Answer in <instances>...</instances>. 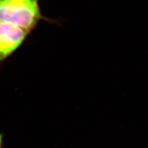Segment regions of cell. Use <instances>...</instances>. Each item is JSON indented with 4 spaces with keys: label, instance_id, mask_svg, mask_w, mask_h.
Here are the masks:
<instances>
[{
    "label": "cell",
    "instance_id": "1",
    "mask_svg": "<svg viewBox=\"0 0 148 148\" xmlns=\"http://www.w3.org/2000/svg\"><path fill=\"white\" fill-rule=\"evenodd\" d=\"M42 16L38 0H0V21L30 32Z\"/></svg>",
    "mask_w": 148,
    "mask_h": 148
},
{
    "label": "cell",
    "instance_id": "2",
    "mask_svg": "<svg viewBox=\"0 0 148 148\" xmlns=\"http://www.w3.org/2000/svg\"><path fill=\"white\" fill-rule=\"evenodd\" d=\"M29 32L0 21V63L21 46Z\"/></svg>",
    "mask_w": 148,
    "mask_h": 148
},
{
    "label": "cell",
    "instance_id": "3",
    "mask_svg": "<svg viewBox=\"0 0 148 148\" xmlns=\"http://www.w3.org/2000/svg\"><path fill=\"white\" fill-rule=\"evenodd\" d=\"M3 144V134L0 133V148H2Z\"/></svg>",
    "mask_w": 148,
    "mask_h": 148
}]
</instances>
